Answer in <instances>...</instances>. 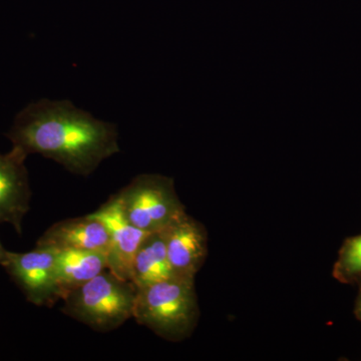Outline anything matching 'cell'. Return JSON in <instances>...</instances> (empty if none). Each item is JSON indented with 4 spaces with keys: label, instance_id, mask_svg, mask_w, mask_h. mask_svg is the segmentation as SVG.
<instances>
[{
    "label": "cell",
    "instance_id": "obj_1",
    "mask_svg": "<svg viewBox=\"0 0 361 361\" xmlns=\"http://www.w3.org/2000/svg\"><path fill=\"white\" fill-rule=\"evenodd\" d=\"M6 137L25 157L39 154L85 177L121 152L115 123L97 120L68 99L28 104L16 116Z\"/></svg>",
    "mask_w": 361,
    "mask_h": 361
},
{
    "label": "cell",
    "instance_id": "obj_2",
    "mask_svg": "<svg viewBox=\"0 0 361 361\" xmlns=\"http://www.w3.org/2000/svg\"><path fill=\"white\" fill-rule=\"evenodd\" d=\"M199 313L194 280L172 277L137 287L133 318L167 341L191 336Z\"/></svg>",
    "mask_w": 361,
    "mask_h": 361
},
{
    "label": "cell",
    "instance_id": "obj_3",
    "mask_svg": "<svg viewBox=\"0 0 361 361\" xmlns=\"http://www.w3.org/2000/svg\"><path fill=\"white\" fill-rule=\"evenodd\" d=\"M137 286L104 271L63 296L61 311L96 331L110 332L133 318Z\"/></svg>",
    "mask_w": 361,
    "mask_h": 361
},
{
    "label": "cell",
    "instance_id": "obj_4",
    "mask_svg": "<svg viewBox=\"0 0 361 361\" xmlns=\"http://www.w3.org/2000/svg\"><path fill=\"white\" fill-rule=\"evenodd\" d=\"M111 198L128 222L146 232L161 231L186 214L174 180L163 175H137Z\"/></svg>",
    "mask_w": 361,
    "mask_h": 361
},
{
    "label": "cell",
    "instance_id": "obj_5",
    "mask_svg": "<svg viewBox=\"0 0 361 361\" xmlns=\"http://www.w3.org/2000/svg\"><path fill=\"white\" fill-rule=\"evenodd\" d=\"M56 250L35 247L26 253L7 252L4 269L26 299L37 306L52 307L61 300L56 272Z\"/></svg>",
    "mask_w": 361,
    "mask_h": 361
},
{
    "label": "cell",
    "instance_id": "obj_6",
    "mask_svg": "<svg viewBox=\"0 0 361 361\" xmlns=\"http://www.w3.org/2000/svg\"><path fill=\"white\" fill-rule=\"evenodd\" d=\"M161 232L173 276L195 280L208 253L205 227L186 213Z\"/></svg>",
    "mask_w": 361,
    "mask_h": 361
},
{
    "label": "cell",
    "instance_id": "obj_7",
    "mask_svg": "<svg viewBox=\"0 0 361 361\" xmlns=\"http://www.w3.org/2000/svg\"><path fill=\"white\" fill-rule=\"evenodd\" d=\"M16 149L0 153V223H8L23 234V218L30 209V190L25 160Z\"/></svg>",
    "mask_w": 361,
    "mask_h": 361
},
{
    "label": "cell",
    "instance_id": "obj_8",
    "mask_svg": "<svg viewBox=\"0 0 361 361\" xmlns=\"http://www.w3.org/2000/svg\"><path fill=\"white\" fill-rule=\"evenodd\" d=\"M92 215L103 221L110 232L109 270L116 276L132 281V266L135 252L149 232L139 229L128 222L111 198Z\"/></svg>",
    "mask_w": 361,
    "mask_h": 361
},
{
    "label": "cell",
    "instance_id": "obj_9",
    "mask_svg": "<svg viewBox=\"0 0 361 361\" xmlns=\"http://www.w3.org/2000/svg\"><path fill=\"white\" fill-rule=\"evenodd\" d=\"M111 246L110 232L103 221L92 214L85 217L73 218L54 223L37 242L39 248L54 250L101 251L109 253Z\"/></svg>",
    "mask_w": 361,
    "mask_h": 361
},
{
    "label": "cell",
    "instance_id": "obj_10",
    "mask_svg": "<svg viewBox=\"0 0 361 361\" xmlns=\"http://www.w3.org/2000/svg\"><path fill=\"white\" fill-rule=\"evenodd\" d=\"M56 279L61 298L109 269L108 254L101 251L56 250Z\"/></svg>",
    "mask_w": 361,
    "mask_h": 361
},
{
    "label": "cell",
    "instance_id": "obj_11",
    "mask_svg": "<svg viewBox=\"0 0 361 361\" xmlns=\"http://www.w3.org/2000/svg\"><path fill=\"white\" fill-rule=\"evenodd\" d=\"M165 239L161 231L149 232L135 252L132 266V282L137 287L172 278Z\"/></svg>",
    "mask_w": 361,
    "mask_h": 361
},
{
    "label": "cell",
    "instance_id": "obj_12",
    "mask_svg": "<svg viewBox=\"0 0 361 361\" xmlns=\"http://www.w3.org/2000/svg\"><path fill=\"white\" fill-rule=\"evenodd\" d=\"M334 275L343 282L361 277V235L346 240L339 252Z\"/></svg>",
    "mask_w": 361,
    "mask_h": 361
},
{
    "label": "cell",
    "instance_id": "obj_13",
    "mask_svg": "<svg viewBox=\"0 0 361 361\" xmlns=\"http://www.w3.org/2000/svg\"><path fill=\"white\" fill-rule=\"evenodd\" d=\"M355 313L357 317L361 320V288L360 295H358L357 302H356Z\"/></svg>",
    "mask_w": 361,
    "mask_h": 361
},
{
    "label": "cell",
    "instance_id": "obj_14",
    "mask_svg": "<svg viewBox=\"0 0 361 361\" xmlns=\"http://www.w3.org/2000/svg\"><path fill=\"white\" fill-rule=\"evenodd\" d=\"M7 252L6 249H4V247L2 246L1 242H0V265L2 264V262H4V260H6Z\"/></svg>",
    "mask_w": 361,
    "mask_h": 361
}]
</instances>
